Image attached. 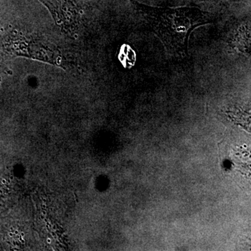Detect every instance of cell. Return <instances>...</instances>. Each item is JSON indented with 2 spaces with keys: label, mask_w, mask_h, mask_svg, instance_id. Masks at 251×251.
I'll use <instances>...</instances> for the list:
<instances>
[{
  "label": "cell",
  "mask_w": 251,
  "mask_h": 251,
  "mask_svg": "<svg viewBox=\"0 0 251 251\" xmlns=\"http://www.w3.org/2000/svg\"><path fill=\"white\" fill-rule=\"evenodd\" d=\"M138 6L166 52L175 57L188 55L191 33L196 28L212 22L208 14L197 7Z\"/></svg>",
  "instance_id": "cell-1"
},
{
  "label": "cell",
  "mask_w": 251,
  "mask_h": 251,
  "mask_svg": "<svg viewBox=\"0 0 251 251\" xmlns=\"http://www.w3.org/2000/svg\"><path fill=\"white\" fill-rule=\"evenodd\" d=\"M232 43L241 52L251 54V26L243 25L234 33Z\"/></svg>",
  "instance_id": "cell-2"
},
{
  "label": "cell",
  "mask_w": 251,
  "mask_h": 251,
  "mask_svg": "<svg viewBox=\"0 0 251 251\" xmlns=\"http://www.w3.org/2000/svg\"><path fill=\"white\" fill-rule=\"evenodd\" d=\"M227 117L237 125L251 132V113L242 109L234 108L226 112Z\"/></svg>",
  "instance_id": "cell-3"
}]
</instances>
